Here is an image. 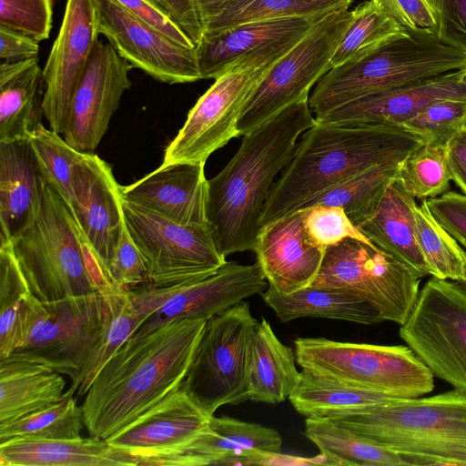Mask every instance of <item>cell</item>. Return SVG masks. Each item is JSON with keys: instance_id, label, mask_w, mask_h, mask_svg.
<instances>
[{"instance_id": "25", "label": "cell", "mask_w": 466, "mask_h": 466, "mask_svg": "<svg viewBox=\"0 0 466 466\" xmlns=\"http://www.w3.org/2000/svg\"><path fill=\"white\" fill-rule=\"evenodd\" d=\"M459 71L375 93L315 118L318 122L401 126L428 105L447 98L466 97Z\"/></svg>"}, {"instance_id": "10", "label": "cell", "mask_w": 466, "mask_h": 466, "mask_svg": "<svg viewBox=\"0 0 466 466\" xmlns=\"http://www.w3.org/2000/svg\"><path fill=\"white\" fill-rule=\"evenodd\" d=\"M292 47L250 56L218 76L189 110L185 124L166 147L161 165L206 164L212 153L239 137L237 126L245 104Z\"/></svg>"}, {"instance_id": "29", "label": "cell", "mask_w": 466, "mask_h": 466, "mask_svg": "<svg viewBox=\"0 0 466 466\" xmlns=\"http://www.w3.org/2000/svg\"><path fill=\"white\" fill-rule=\"evenodd\" d=\"M45 94L38 57L0 65V141L29 138L41 124Z\"/></svg>"}, {"instance_id": "41", "label": "cell", "mask_w": 466, "mask_h": 466, "mask_svg": "<svg viewBox=\"0 0 466 466\" xmlns=\"http://www.w3.org/2000/svg\"><path fill=\"white\" fill-rule=\"evenodd\" d=\"M397 177L417 199H429L446 193L451 180L447 146L421 144L399 165Z\"/></svg>"}, {"instance_id": "33", "label": "cell", "mask_w": 466, "mask_h": 466, "mask_svg": "<svg viewBox=\"0 0 466 466\" xmlns=\"http://www.w3.org/2000/svg\"><path fill=\"white\" fill-rule=\"evenodd\" d=\"M304 434L332 465H405L395 452L326 418L307 417Z\"/></svg>"}, {"instance_id": "36", "label": "cell", "mask_w": 466, "mask_h": 466, "mask_svg": "<svg viewBox=\"0 0 466 466\" xmlns=\"http://www.w3.org/2000/svg\"><path fill=\"white\" fill-rule=\"evenodd\" d=\"M351 12V22L330 58L332 67L366 56L409 32L374 0L361 3Z\"/></svg>"}, {"instance_id": "12", "label": "cell", "mask_w": 466, "mask_h": 466, "mask_svg": "<svg viewBox=\"0 0 466 466\" xmlns=\"http://www.w3.org/2000/svg\"><path fill=\"white\" fill-rule=\"evenodd\" d=\"M123 210L147 268V284L184 285L213 274L227 262L208 228L180 224L125 200Z\"/></svg>"}, {"instance_id": "18", "label": "cell", "mask_w": 466, "mask_h": 466, "mask_svg": "<svg viewBox=\"0 0 466 466\" xmlns=\"http://www.w3.org/2000/svg\"><path fill=\"white\" fill-rule=\"evenodd\" d=\"M72 189L69 208L82 239L108 275L126 227L121 186L108 163L83 152L73 168Z\"/></svg>"}, {"instance_id": "37", "label": "cell", "mask_w": 466, "mask_h": 466, "mask_svg": "<svg viewBox=\"0 0 466 466\" xmlns=\"http://www.w3.org/2000/svg\"><path fill=\"white\" fill-rule=\"evenodd\" d=\"M353 0H232L204 28L203 35L239 24L285 17L327 15Z\"/></svg>"}, {"instance_id": "19", "label": "cell", "mask_w": 466, "mask_h": 466, "mask_svg": "<svg viewBox=\"0 0 466 466\" xmlns=\"http://www.w3.org/2000/svg\"><path fill=\"white\" fill-rule=\"evenodd\" d=\"M98 36L93 0H67L59 33L43 69V115L49 127L60 135Z\"/></svg>"}, {"instance_id": "51", "label": "cell", "mask_w": 466, "mask_h": 466, "mask_svg": "<svg viewBox=\"0 0 466 466\" xmlns=\"http://www.w3.org/2000/svg\"><path fill=\"white\" fill-rule=\"evenodd\" d=\"M115 1L169 39L187 47H196L182 29L151 0Z\"/></svg>"}, {"instance_id": "56", "label": "cell", "mask_w": 466, "mask_h": 466, "mask_svg": "<svg viewBox=\"0 0 466 466\" xmlns=\"http://www.w3.org/2000/svg\"><path fill=\"white\" fill-rule=\"evenodd\" d=\"M465 291H466V266H465V272H464V279L461 281H456Z\"/></svg>"}, {"instance_id": "1", "label": "cell", "mask_w": 466, "mask_h": 466, "mask_svg": "<svg viewBox=\"0 0 466 466\" xmlns=\"http://www.w3.org/2000/svg\"><path fill=\"white\" fill-rule=\"evenodd\" d=\"M206 319H174L131 336L95 377L81 405L91 437L106 440L178 389Z\"/></svg>"}, {"instance_id": "53", "label": "cell", "mask_w": 466, "mask_h": 466, "mask_svg": "<svg viewBox=\"0 0 466 466\" xmlns=\"http://www.w3.org/2000/svg\"><path fill=\"white\" fill-rule=\"evenodd\" d=\"M451 180L466 196V131L461 130L447 145Z\"/></svg>"}, {"instance_id": "24", "label": "cell", "mask_w": 466, "mask_h": 466, "mask_svg": "<svg viewBox=\"0 0 466 466\" xmlns=\"http://www.w3.org/2000/svg\"><path fill=\"white\" fill-rule=\"evenodd\" d=\"M123 199L184 225L208 227L204 163H173L121 186Z\"/></svg>"}, {"instance_id": "52", "label": "cell", "mask_w": 466, "mask_h": 466, "mask_svg": "<svg viewBox=\"0 0 466 466\" xmlns=\"http://www.w3.org/2000/svg\"><path fill=\"white\" fill-rule=\"evenodd\" d=\"M39 42L21 33L0 26V58L19 62L37 57Z\"/></svg>"}, {"instance_id": "43", "label": "cell", "mask_w": 466, "mask_h": 466, "mask_svg": "<svg viewBox=\"0 0 466 466\" xmlns=\"http://www.w3.org/2000/svg\"><path fill=\"white\" fill-rule=\"evenodd\" d=\"M40 176L50 183L68 206L73 200L72 174L83 152L69 145L60 134L41 123L29 136Z\"/></svg>"}, {"instance_id": "27", "label": "cell", "mask_w": 466, "mask_h": 466, "mask_svg": "<svg viewBox=\"0 0 466 466\" xmlns=\"http://www.w3.org/2000/svg\"><path fill=\"white\" fill-rule=\"evenodd\" d=\"M1 466H137V459L91 437L13 439L0 443Z\"/></svg>"}, {"instance_id": "9", "label": "cell", "mask_w": 466, "mask_h": 466, "mask_svg": "<svg viewBox=\"0 0 466 466\" xmlns=\"http://www.w3.org/2000/svg\"><path fill=\"white\" fill-rule=\"evenodd\" d=\"M257 323L243 300L206 320L181 387L209 416L223 405L248 400Z\"/></svg>"}, {"instance_id": "28", "label": "cell", "mask_w": 466, "mask_h": 466, "mask_svg": "<svg viewBox=\"0 0 466 466\" xmlns=\"http://www.w3.org/2000/svg\"><path fill=\"white\" fill-rule=\"evenodd\" d=\"M416 206L415 198L396 177L389 186L376 213L358 228L377 247L422 279L431 276V273L416 239Z\"/></svg>"}, {"instance_id": "32", "label": "cell", "mask_w": 466, "mask_h": 466, "mask_svg": "<svg viewBox=\"0 0 466 466\" xmlns=\"http://www.w3.org/2000/svg\"><path fill=\"white\" fill-rule=\"evenodd\" d=\"M261 296L282 322L305 317L334 319L366 325L384 321L371 306L350 293L335 289L309 286L289 294H280L268 287Z\"/></svg>"}, {"instance_id": "46", "label": "cell", "mask_w": 466, "mask_h": 466, "mask_svg": "<svg viewBox=\"0 0 466 466\" xmlns=\"http://www.w3.org/2000/svg\"><path fill=\"white\" fill-rule=\"evenodd\" d=\"M52 25V0H0L1 27L40 42L49 37Z\"/></svg>"}, {"instance_id": "50", "label": "cell", "mask_w": 466, "mask_h": 466, "mask_svg": "<svg viewBox=\"0 0 466 466\" xmlns=\"http://www.w3.org/2000/svg\"><path fill=\"white\" fill-rule=\"evenodd\" d=\"M435 219L466 249V196L454 191L427 199Z\"/></svg>"}, {"instance_id": "14", "label": "cell", "mask_w": 466, "mask_h": 466, "mask_svg": "<svg viewBox=\"0 0 466 466\" xmlns=\"http://www.w3.org/2000/svg\"><path fill=\"white\" fill-rule=\"evenodd\" d=\"M399 333L433 376L466 392V291L456 281L431 276Z\"/></svg>"}, {"instance_id": "26", "label": "cell", "mask_w": 466, "mask_h": 466, "mask_svg": "<svg viewBox=\"0 0 466 466\" xmlns=\"http://www.w3.org/2000/svg\"><path fill=\"white\" fill-rule=\"evenodd\" d=\"M40 198V174L29 138L0 141V244L32 220Z\"/></svg>"}, {"instance_id": "31", "label": "cell", "mask_w": 466, "mask_h": 466, "mask_svg": "<svg viewBox=\"0 0 466 466\" xmlns=\"http://www.w3.org/2000/svg\"><path fill=\"white\" fill-rule=\"evenodd\" d=\"M295 352L284 345L265 319L258 321L251 341L248 400L276 404L296 388L300 372Z\"/></svg>"}, {"instance_id": "11", "label": "cell", "mask_w": 466, "mask_h": 466, "mask_svg": "<svg viewBox=\"0 0 466 466\" xmlns=\"http://www.w3.org/2000/svg\"><path fill=\"white\" fill-rule=\"evenodd\" d=\"M420 279L373 243L346 238L325 248L310 286L350 293L383 319L403 325L420 293Z\"/></svg>"}, {"instance_id": "2", "label": "cell", "mask_w": 466, "mask_h": 466, "mask_svg": "<svg viewBox=\"0 0 466 466\" xmlns=\"http://www.w3.org/2000/svg\"><path fill=\"white\" fill-rule=\"evenodd\" d=\"M315 124L309 97L290 105L244 134L231 160L208 180V227L225 258L253 251L274 179L291 160L299 136Z\"/></svg>"}, {"instance_id": "57", "label": "cell", "mask_w": 466, "mask_h": 466, "mask_svg": "<svg viewBox=\"0 0 466 466\" xmlns=\"http://www.w3.org/2000/svg\"><path fill=\"white\" fill-rule=\"evenodd\" d=\"M462 130H465L466 131V121L464 123V126H463V129Z\"/></svg>"}, {"instance_id": "54", "label": "cell", "mask_w": 466, "mask_h": 466, "mask_svg": "<svg viewBox=\"0 0 466 466\" xmlns=\"http://www.w3.org/2000/svg\"><path fill=\"white\" fill-rule=\"evenodd\" d=\"M232 0H193L203 32L206 25L217 17Z\"/></svg>"}, {"instance_id": "8", "label": "cell", "mask_w": 466, "mask_h": 466, "mask_svg": "<svg viewBox=\"0 0 466 466\" xmlns=\"http://www.w3.org/2000/svg\"><path fill=\"white\" fill-rule=\"evenodd\" d=\"M294 347L296 362L302 370L391 399L421 397L434 388L433 374L409 346L298 338Z\"/></svg>"}, {"instance_id": "6", "label": "cell", "mask_w": 466, "mask_h": 466, "mask_svg": "<svg viewBox=\"0 0 466 466\" xmlns=\"http://www.w3.org/2000/svg\"><path fill=\"white\" fill-rule=\"evenodd\" d=\"M32 294L42 301L98 292L73 213L40 176V198L31 222L11 241Z\"/></svg>"}, {"instance_id": "7", "label": "cell", "mask_w": 466, "mask_h": 466, "mask_svg": "<svg viewBox=\"0 0 466 466\" xmlns=\"http://www.w3.org/2000/svg\"><path fill=\"white\" fill-rule=\"evenodd\" d=\"M109 304L99 292L42 301L27 299L15 347L7 358L41 363L71 380L76 393L106 330ZM6 358V359H7Z\"/></svg>"}, {"instance_id": "55", "label": "cell", "mask_w": 466, "mask_h": 466, "mask_svg": "<svg viewBox=\"0 0 466 466\" xmlns=\"http://www.w3.org/2000/svg\"><path fill=\"white\" fill-rule=\"evenodd\" d=\"M459 81L466 85V66L459 71Z\"/></svg>"}, {"instance_id": "4", "label": "cell", "mask_w": 466, "mask_h": 466, "mask_svg": "<svg viewBox=\"0 0 466 466\" xmlns=\"http://www.w3.org/2000/svg\"><path fill=\"white\" fill-rule=\"evenodd\" d=\"M382 446L405 465H466V392L391 399L317 416Z\"/></svg>"}, {"instance_id": "30", "label": "cell", "mask_w": 466, "mask_h": 466, "mask_svg": "<svg viewBox=\"0 0 466 466\" xmlns=\"http://www.w3.org/2000/svg\"><path fill=\"white\" fill-rule=\"evenodd\" d=\"M65 386L62 374L46 365L0 360V423L59 402L65 396Z\"/></svg>"}, {"instance_id": "5", "label": "cell", "mask_w": 466, "mask_h": 466, "mask_svg": "<svg viewBox=\"0 0 466 466\" xmlns=\"http://www.w3.org/2000/svg\"><path fill=\"white\" fill-rule=\"evenodd\" d=\"M465 66V49L432 34L409 31L366 56L329 69L317 82L309 106L319 118L361 97Z\"/></svg>"}, {"instance_id": "47", "label": "cell", "mask_w": 466, "mask_h": 466, "mask_svg": "<svg viewBox=\"0 0 466 466\" xmlns=\"http://www.w3.org/2000/svg\"><path fill=\"white\" fill-rule=\"evenodd\" d=\"M108 275L116 286L128 290L147 283L144 259L130 237L127 226L109 265Z\"/></svg>"}, {"instance_id": "17", "label": "cell", "mask_w": 466, "mask_h": 466, "mask_svg": "<svg viewBox=\"0 0 466 466\" xmlns=\"http://www.w3.org/2000/svg\"><path fill=\"white\" fill-rule=\"evenodd\" d=\"M133 66L108 42L97 40L71 101L62 133L80 152L96 148L124 93Z\"/></svg>"}, {"instance_id": "35", "label": "cell", "mask_w": 466, "mask_h": 466, "mask_svg": "<svg viewBox=\"0 0 466 466\" xmlns=\"http://www.w3.org/2000/svg\"><path fill=\"white\" fill-rule=\"evenodd\" d=\"M399 165L371 167L326 190L299 209L316 205L339 207L358 227L378 210L389 186L397 177Z\"/></svg>"}, {"instance_id": "45", "label": "cell", "mask_w": 466, "mask_h": 466, "mask_svg": "<svg viewBox=\"0 0 466 466\" xmlns=\"http://www.w3.org/2000/svg\"><path fill=\"white\" fill-rule=\"evenodd\" d=\"M302 209L307 236L321 248H326L346 238L372 243L339 207L316 205Z\"/></svg>"}, {"instance_id": "22", "label": "cell", "mask_w": 466, "mask_h": 466, "mask_svg": "<svg viewBox=\"0 0 466 466\" xmlns=\"http://www.w3.org/2000/svg\"><path fill=\"white\" fill-rule=\"evenodd\" d=\"M253 251L268 287L289 294L311 285L325 248L309 240L304 210L298 209L261 227Z\"/></svg>"}, {"instance_id": "48", "label": "cell", "mask_w": 466, "mask_h": 466, "mask_svg": "<svg viewBox=\"0 0 466 466\" xmlns=\"http://www.w3.org/2000/svg\"><path fill=\"white\" fill-rule=\"evenodd\" d=\"M434 12V35L466 50V0H429Z\"/></svg>"}, {"instance_id": "39", "label": "cell", "mask_w": 466, "mask_h": 466, "mask_svg": "<svg viewBox=\"0 0 466 466\" xmlns=\"http://www.w3.org/2000/svg\"><path fill=\"white\" fill-rule=\"evenodd\" d=\"M415 234L420 252L431 276L441 279H464L466 251L435 219L427 199L414 210Z\"/></svg>"}, {"instance_id": "38", "label": "cell", "mask_w": 466, "mask_h": 466, "mask_svg": "<svg viewBox=\"0 0 466 466\" xmlns=\"http://www.w3.org/2000/svg\"><path fill=\"white\" fill-rule=\"evenodd\" d=\"M74 394L66 390L59 402L48 408L0 423V443L13 439L80 438L85 427L83 410Z\"/></svg>"}, {"instance_id": "20", "label": "cell", "mask_w": 466, "mask_h": 466, "mask_svg": "<svg viewBox=\"0 0 466 466\" xmlns=\"http://www.w3.org/2000/svg\"><path fill=\"white\" fill-rule=\"evenodd\" d=\"M282 439L272 428L222 416L209 419L204 429L185 445L139 461L138 466L255 464L261 455L281 453Z\"/></svg>"}, {"instance_id": "23", "label": "cell", "mask_w": 466, "mask_h": 466, "mask_svg": "<svg viewBox=\"0 0 466 466\" xmlns=\"http://www.w3.org/2000/svg\"><path fill=\"white\" fill-rule=\"evenodd\" d=\"M211 417L180 386L106 441L135 456L139 462L185 445L204 429Z\"/></svg>"}, {"instance_id": "49", "label": "cell", "mask_w": 466, "mask_h": 466, "mask_svg": "<svg viewBox=\"0 0 466 466\" xmlns=\"http://www.w3.org/2000/svg\"><path fill=\"white\" fill-rule=\"evenodd\" d=\"M393 20L412 33L434 35L436 21L429 0H374Z\"/></svg>"}, {"instance_id": "16", "label": "cell", "mask_w": 466, "mask_h": 466, "mask_svg": "<svg viewBox=\"0 0 466 466\" xmlns=\"http://www.w3.org/2000/svg\"><path fill=\"white\" fill-rule=\"evenodd\" d=\"M93 2L98 35L133 67L171 85L201 79L196 47L169 39L115 0Z\"/></svg>"}, {"instance_id": "13", "label": "cell", "mask_w": 466, "mask_h": 466, "mask_svg": "<svg viewBox=\"0 0 466 466\" xmlns=\"http://www.w3.org/2000/svg\"><path fill=\"white\" fill-rule=\"evenodd\" d=\"M351 18L348 9L327 15L275 63L244 106L237 126L240 136L309 96L331 69L330 58Z\"/></svg>"}, {"instance_id": "40", "label": "cell", "mask_w": 466, "mask_h": 466, "mask_svg": "<svg viewBox=\"0 0 466 466\" xmlns=\"http://www.w3.org/2000/svg\"><path fill=\"white\" fill-rule=\"evenodd\" d=\"M105 297L109 304L107 325L86 366L77 396L86 395L102 367L148 319L133 301L130 290L119 289Z\"/></svg>"}, {"instance_id": "15", "label": "cell", "mask_w": 466, "mask_h": 466, "mask_svg": "<svg viewBox=\"0 0 466 466\" xmlns=\"http://www.w3.org/2000/svg\"><path fill=\"white\" fill-rule=\"evenodd\" d=\"M268 287L257 261L252 265L227 261L213 274L177 287L142 285L130 289V293L135 304L148 319L132 336L145 335L174 319L207 320L243 299L262 294Z\"/></svg>"}, {"instance_id": "44", "label": "cell", "mask_w": 466, "mask_h": 466, "mask_svg": "<svg viewBox=\"0 0 466 466\" xmlns=\"http://www.w3.org/2000/svg\"><path fill=\"white\" fill-rule=\"evenodd\" d=\"M466 97L435 101L401 126L424 144L444 145L463 129Z\"/></svg>"}, {"instance_id": "34", "label": "cell", "mask_w": 466, "mask_h": 466, "mask_svg": "<svg viewBox=\"0 0 466 466\" xmlns=\"http://www.w3.org/2000/svg\"><path fill=\"white\" fill-rule=\"evenodd\" d=\"M295 410L313 417L329 410L363 408L391 400L388 395L302 370L289 397Z\"/></svg>"}, {"instance_id": "3", "label": "cell", "mask_w": 466, "mask_h": 466, "mask_svg": "<svg viewBox=\"0 0 466 466\" xmlns=\"http://www.w3.org/2000/svg\"><path fill=\"white\" fill-rule=\"evenodd\" d=\"M421 144L402 126L316 121L304 132L291 160L273 184L261 227L371 167L400 164Z\"/></svg>"}, {"instance_id": "21", "label": "cell", "mask_w": 466, "mask_h": 466, "mask_svg": "<svg viewBox=\"0 0 466 466\" xmlns=\"http://www.w3.org/2000/svg\"><path fill=\"white\" fill-rule=\"evenodd\" d=\"M324 16L251 21L204 35L196 46L201 79H216L241 60L295 46Z\"/></svg>"}, {"instance_id": "42", "label": "cell", "mask_w": 466, "mask_h": 466, "mask_svg": "<svg viewBox=\"0 0 466 466\" xmlns=\"http://www.w3.org/2000/svg\"><path fill=\"white\" fill-rule=\"evenodd\" d=\"M31 295L11 243L0 244V360L15 347L20 316Z\"/></svg>"}]
</instances>
